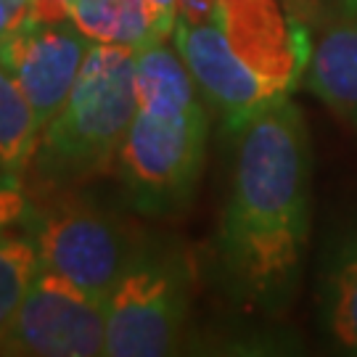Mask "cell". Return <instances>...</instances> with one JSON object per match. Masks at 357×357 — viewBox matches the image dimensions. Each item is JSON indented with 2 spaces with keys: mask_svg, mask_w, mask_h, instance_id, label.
<instances>
[{
  "mask_svg": "<svg viewBox=\"0 0 357 357\" xmlns=\"http://www.w3.org/2000/svg\"><path fill=\"white\" fill-rule=\"evenodd\" d=\"M310 135L286 96L238 130L220 257L236 294L278 312L296 291L310 238Z\"/></svg>",
  "mask_w": 357,
  "mask_h": 357,
  "instance_id": "6da1fadb",
  "label": "cell"
},
{
  "mask_svg": "<svg viewBox=\"0 0 357 357\" xmlns=\"http://www.w3.org/2000/svg\"><path fill=\"white\" fill-rule=\"evenodd\" d=\"M138 109L116 151L130 204L169 215L191 202L206 153V114L178 51L165 43L138 48Z\"/></svg>",
  "mask_w": 357,
  "mask_h": 357,
  "instance_id": "7a4b0ae2",
  "label": "cell"
},
{
  "mask_svg": "<svg viewBox=\"0 0 357 357\" xmlns=\"http://www.w3.org/2000/svg\"><path fill=\"white\" fill-rule=\"evenodd\" d=\"M135 59L130 45H90L72 93L43 128L35 153L40 178L72 183L114 159L138 109Z\"/></svg>",
  "mask_w": 357,
  "mask_h": 357,
  "instance_id": "3957f363",
  "label": "cell"
},
{
  "mask_svg": "<svg viewBox=\"0 0 357 357\" xmlns=\"http://www.w3.org/2000/svg\"><path fill=\"white\" fill-rule=\"evenodd\" d=\"M191 262L180 249L138 246L106 296V347L112 357L175 352L191 305Z\"/></svg>",
  "mask_w": 357,
  "mask_h": 357,
  "instance_id": "277c9868",
  "label": "cell"
},
{
  "mask_svg": "<svg viewBox=\"0 0 357 357\" xmlns=\"http://www.w3.org/2000/svg\"><path fill=\"white\" fill-rule=\"evenodd\" d=\"M43 268L106 302L141 243L122 222L79 196L53 199L24 222Z\"/></svg>",
  "mask_w": 357,
  "mask_h": 357,
  "instance_id": "5b68a950",
  "label": "cell"
},
{
  "mask_svg": "<svg viewBox=\"0 0 357 357\" xmlns=\"http://www.w3.org/2000/svg\"><path fill=\"white\" fill-rule=\"evenodd\" d=\"M106 347V302L40 265L3 352L93 357Z\"/></svg>",
  "mask_w": 357,
  "mask_h": 357,
  "instance_id": "8992f818",
  "label": "cell"
},
{
  "mask_svg": "<svg viewBox=\"0 0 357 357\" xmlns=\"http://www.w3.org/2000/svg\"><path fill=\"white\" fill-rule=\"evenodd\" d=\"M175 51L188 66L199 93L215 103L230 130H238L265 112L268 106L286 98L291 90L259 75L243 61L225 38L217 22L206 24H175Z\"/></svg>",
  "mask_w": 357,
  "mask_h": 357,
  "instance_id": "52a82bcc",
  "label": "cell"
},
{
  "mask_svg": "<svg viewBox=\"0 0 357 357\" xmlns=\"http://www.w3.org/2000/svg\"><path fill=\"white\" fill-rule=\"evenodd\" d=\"M90 45L72 22H35L26 16L0 43V64L19 82L43 128L72 93Z\"/></svg>",
  "mask_w": 357,
  "mask_h": 357,
  "instance_id": "ba28073f",
  "label": "cell"
},
{
  "mask_svg": "<svg viewBox=\"0 0 357 357\" xmlns=\"http://www.w3.org/2000/svg\"><path fill=\"white\" fill-rule=\"evenodd\" d=\"M217 24L246 64L294 90L310 64V38L278 0H220Z\"/></svg>",
  "mask_w": 357,
  "mask_h": 357,
  "instance_id": "9c48e42d",
  "label": "cell"
},
{
  "mask_svg": "<svg viewBox=\"0 0 357 357\" xmlns=\"http://www.w3.org/2000/svg\"><path fill=\"white\" fill-rule=\"evenodd\" d=\"M307 88L357 130V19L331 24L307 64Z\"/></svg>",
  "mask_w": 357,
  "mask_h": 357,
  "instance_id": "30bf717a",
  "label": "cell"
},
{
  "mask_svg": "<svg viewBox=\"0 0 357 357\" xmlns=\"http://www.w3.org/2000/svg\"><path fill=\"white\" fill-rule=\"evenodd\" d=\"M318 305L331 344L347 355H357V222L331 246Z\"/></svg>",
  "mask_w": 357,
  "mask_h": 357,
  "instance_id": "8fae6325",
  "label": "cell"
},
{
  "mask_svg": "<svg viewBox=\"0 0 357 357\" xmlns=\"http://www.w3.org/2000/svg\"><path fill=\"white\" fill-rule=\"evenodd\" d=\"M72 24L90 43L130 45L135 51L153 43H165L156 38L141 0H75Z\"/></svg>",
  "mask_w": 357,
  "mask_h": 357,
  "instance_id": "7c38bea8",
  "label": "cell"
},
{
  "mask_svg": "<svg viewBox=\"0 0 357 357\" xmlns=\"http://www.w3.org/2000/svg\"><path fill=\"white\" fill-rule=\"evenodd\" d=\"M40 125L32 103L26 101L19 82L0 64V172L22 178L35 162L40 143Z\"/></svg>",
  "mask_w": 357,
  "mask_h": 357,
  "instance_id": "4fadbf2b",
  "label": "cell"
},
{
  "mask_svg": "<svg viewBox=\"0 0 357 357\" xmlns=\"http://www.w3.org/2000/svg\"><path fill=\"white\" fill-rule=\"evenodd\" d=\"M38 268L40 257L29 233H0V349L11 333Z\"/></svg>",
  "mask_w": 357,
  "mask_h": 357,
  "instance_id": "5bb4252c",
  "label": "cell"
},
{
  "mask_svg": "<svg viewBox=\"0 0 357 357\" xmlns=\"http://www.w3.org/2000/svg\"><path fill=\"white\" fill-rule=\"evenodd\" d=\"M29 215H32V202L22 185V178L0 172V233L24 225Z\"/></svg>",
  "mask_w": 357,
  "mask_h": 357,
  "instance_id": "9a60e30c",
  "label": "cell"
},
{
  "mask_svg": "<svg viewBox=\"0 0 357 357\" xmlns=\"http://www.w3.org/2000/svg\"><path fill=\"white\" fill-rule=\"evenodd\" d=\"M149 19L153 24V32L159 40H167V35L175 32L178 24V0H141Z\"/></svg>",
  "mask_w": 357,
  "mask_h": 357,
  "instance_id": "2e32d148",
  "label": "cell"
},
{
  "mask_svg": "<svg viewBox=\"0 0 357 357\" xmlns=\"http://www.w3.org/2000/svg\"><path fill=\"white\" fill-rule=\"evenodd\" d=\"M220 0H178V22L180 24H206L217 22Z\"/></svg>",
  "mask_w": 357,
  "mask_h": 357,
  "instance_id": "e0dca14e",
  "label": "cell"
},
{
  "mask_svg": "<svg viewBox=\"0 0 357 357\" xmlns=\"http://www.w3.org/2000/svg\"><path fill=\"white\" fill-rule=\"evenodd\" d=\"M26 6H29V0H0V43L24 19Z\"/></svg>",
  "mask_w": 357,
  "mask_h": 357,
  "instance_id": "ac0fdd59",
  "label": "cell"
},
{
  "mask_svg": "<svg viewBox=\"0 0 357 357\" xmlns=\"http://www.w3.org/2000/svg\"><path fill=\"white\" fill-rule=\"evenodd\" d=\"M64 3H66V6H69V8H72V3H75V0H64Z\"/></svg>",
  "mask_w": 357,
  "mask_h": 357,
  "instance_id": "d6986e66",
  "label": "cell"
},
{
  "mask_svg": "<svg viewBox=\"0 0 357 357\" xmlns=\"http://www.w3.org/2000/svg\"><path fill=\"white\" fill-rule=\"evenodd\" d=\"M355 6H357V0H355Z\"/></svg>",
  "mask_w": 357,
  "mask_h": 357,
  "instance_id": "ffe728a7",
  "label": "cell"
}]
</instances>
